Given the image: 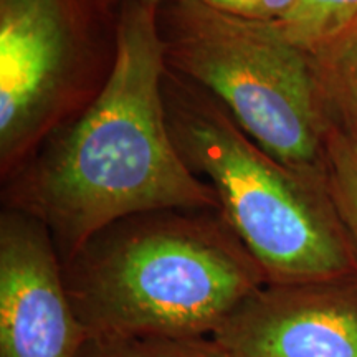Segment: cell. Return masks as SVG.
<instances>
[{
	"mask_svg": "<svg viewBox=\"0 0 357 357\" xmlns=\"http://www.w3.org/2000/svg\"><path fill=\"white\" fill-rule=\"evenodd\" d=\"M166 71L159 6L126 0L118 7L105 84L13 190V211L42 223L61 261L124 218L220 212L215 192L187 166L172 137Z\"/></svg>",
	"mask_w": 357,
	"mask_h": 357,
	"instance_id": "obj_1",
	"label": "cell"
},
{
	"mask_svg": "<svg viewBox=\"0 0 357 357\" xmlns=\"http://www.w3.org/2000/svg\"><path fill=\"white\" fill-rule=\"evenodd\" d=\"M199 212L124 218L63 261L89 336L211 339L266 283L223 217Z\"/></svg>",
	"mask_w": 357,
	"mask_h": 357,
	"instance_id": "obj_2",
	"label": "cell"
},
{
	"mask_svg": "<svg viewBox=\"0 0 357 357\" xmlns=\"http://www.w3.org/2000/svg\"><path fill=\"white\" fill-rule=\"evenodd\" d=\"M167 123L182 158L207 178L220 215L266 283L357 275V260L323 178L296 172L250 139L215 98L167 68Z\"/></svg>",
	"mask_w": 357,
	"mask_h": 357,
	"instance_id": "obj_3",
	"label": "cell"
},
{
	"mask_svg": "<svg viewBox=\"0 0 357 357\" xmlns=\"http://www.w3.org/2000/svg\"><path fill=\"white\" fill-rule=\"evenodd\" d=\"M167 68L215 98L245 134L293 171L323 178L331 121L314 60L271 22L202 0L159 6Z\"/></svg>",
	"mask_w": 357,
	"mask_h": 357,
	"instance_id": "obj_4",
	"label": "cell"
},
{
	"mask_svg": "<svg viewBox=\"0 0 357 357\" xmlns=\"http://www.w3.org/2000/svg\"><path fill=\"white\" fill-rule=\"evenodd\" d=\"M89 0H0V167L10 176L60 118Z\"/></svg>",
	"mask_w": 357,
	"mask_h": 357,
	"instance_id": "obj_5",
	"label": "cell"
},
{
	"mask_svg": "<svg viewBox=\"0 0 357 357\" xmlns=\"http://www.w3.org/2000/svg\"><path fill=\"white\" fill-rule=\"evenodd\" d=\"M89 334L48 230L26 213L0 218V357H77Z\"/></svg>",
	"mask_w": 357,
	"mask_h": 357,
	"instance_id": "obj_6",
	"label": "cell"
},
{
	"mask_svg": "<svg viewBox=\"0 0 357 357\" xmlns=\"http://www.w3.org/2000/svg\"><path fill=\"white\" fill-rule=\"evenodd\" d=\"M211 339L223 357H357V275L265 283Z\"/></svg>",
	"mask_w": 357,
	"mask_h": 357,
	"instance_id": "obj_7",
	"label": "cell"
},
{
	"mask_svg": "<svg viewBox=\"0 0 357 357\" xmlns=\"http://www.w3.org/2000/svg\"><path fill=\"white\" fill-rule=\"evenodd\" d=\"M271 24L312 60H319L357 32V0H294Z\"/></svg>",
	"mask_w": 357,
	"mask_h": 357,
	"instance_id": "obj_8",
	"label": "cell"
},
{
	"mask_svg": "<svg viewBox=\"0 0 357 357\" xmlns=\"http://www.w3.org/2000/svg\"><path fill=\"white\" fill-rule=\"evenodd\" d=\"M323 182L357 260V132L334 116L324 137Z\"/></svg>",
	"mask_w": 357,
	"mask_h": 357,
	"instance_id": "obj_9",
	"label": "cell"
},
{
	"mask_svg": "<svg viewBox=\"0 0 357 357\" xmlns=\"http://www.w3.org/2000/svg\"><path fill=\"white\" fill-rule=\"evenodd\" d=\"M77 357H223L212 339L89 336Z\"/></svg>",
	"mask_w": 357,
	"mask_h": 357,
	"instance_id": "obj_10",
	"label": "cell"
},
{
	"mask_svg": "<svg viewBox=\"0 0 357 357\" xmlns=\"http://www.w3.org/2000/svg\"><path fill=\"white\" fill-rule=\"evenodd\" d=\"M314 63L329 109L357 132V32Z\"/></svg>",
	"mask_w": 357,
	"mask_h": 357,
	"instance_id": "obj_11",
	"label": "cell"
},
{
	"mask_svg": "<svg viewBox=\"0 0 357 357\" xmlns=\"http://www.w3.org/2000/svg\"><path fill=\"white\" fill-rule=\"evenodd\" d=\"M202 2L243 19L273 22L289 10L294 0H202Z\"/></svg>",
	"mask_w": 357,
	"mask_h": 357,
	"instance_id": "obj_12",
	"label": "cell"
},
{
	"mask_svg": "<svg viewBox=\"0 0 357 357\" xmlns=\"http://www.w3.org/2000/svg\"><path fill=\"white\" fill-rule=\"evenodd\" d=\"M100 2L105 8H111V7H119L123 2H126V0H100ZM142 2L155 3V6H162V3L172 2V0H142Z\"/></svg>",
	"mask_w": 357,
	"mask_h": 357,
	"instance_id": "obj_13",
	"label": "cell"
}]
</instances>
